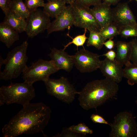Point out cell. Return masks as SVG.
I'll return each instance as SVG.
<instances>
[{
	"label": "cell",
	"instance_id": "7",
	"mask_svg": "<svg viewBox=\"0 0 137 137\" xmlns=\"http://www.w3.org/2000/svg\"><path fill=\"white\" fill-rule=\"evenodd\" d=\"M110 126L111 128L110 137H134L137 130L134 117L131 113L126 111L117 114Z\"/></svg>",
	"mask_w": 137,
	"mask_h": 137
},
{
	"label": "cell",
	"instance_id": "10",
	"mask_svg": "<svg viewBox=\"0 0 137 137\" xmlns=\"http://www.w3.org/2000/svg\"><path fill=\"white\" fill-rule=\"evenodd\" d=\"M100 56L85 49L78 50L72 55L74 65L81 73H90L99 68L100 61Z\"/></svg>",
	"mask_w": 137,
	"mask_h": 137
},
{
	"label": "cell",
	"instance_id": "25",
	"mask_svg": "<svg viewBox=\"0 0 137 137\" xmlns=\"http://www.w3.org/2000/svg\"><path fill=\"white\" fill-rule=\"evenodd\" d=\"M119 35L122 37H137V27L130 25L119 26Z\"/></svg>",
	"mask_w": 137,
	"mask_h": 137
},
{
	"label": "cell",
	"instance_id": "14",
	"mask_svg": "<svg viewBox=\"0 0 137 137\" xmlns=\"http://www.w3.org/2000/svg\"><path fill=\"white\" fill-rule=\"evenodd\" d=\"M48 55L59 70H63L70 72L74 65L72 56L69 55L63 49L53 48Z\"/></svg>",
	"mask_w": 137,
	"mask_h": 137
},
{
	"label": "cell",
	"instance_id": "13",
	"mask_svg": "<svg viewBox=\"0 0 137 137\" xmlns=\"http://www.w3.org/2000/svg\"><path fill=\"white\" fill-rule=\"evenodd\" d=\"M122 67L115 60L111 61L105 58L101 60L99 69L105 78L118 83L123 77Z\"/></svg>",
	"mask_w": 137,
	"mask_h": 137
},
{
	"label": "cell",
	"instance_id": "29",
	"mask_svg": "<svg viewBox=\"0 0 137 137\" xmlns=\"http://www.w3.org/2000/svg\"><path fill=\"white\" fill-rule=\"evenodd\" d=\"M102 0H75V2L85 6L90 7L102 3Z\"/></svg>",
	"mask_w": 137,
	"mask_h": 137
},
{
	"label": "cell",
	"instance_id": "18",
	"mask_svg": "<svg viewBox=\"0 0 137 137\" xmlns=\"http://www.w3.org/2000/svg\"><path fill=\"white\" fill-rule=\"evenodd\" d=\"M5 14L4 22L18 33L25 31L27 25L25 19L10 9Z\"/></svg>",
	"mask_w": 137,
	"mask_h": 137
},
{
	"label": "cell",
	"instance_id": "33",
	"mask_svg": "<svg viewBox=\"0 0 137 137\" xmlns=\"http://www.w3.org/2000/svg\"><path fill=\"white\" fill-rule=\"evenodd\" d=\"M104 45L108 49H112L114 48L115 43L114 41L111 39H109L107 41H106L104 43Z\"/></svg>",
	"mask_w": 137,
	"mask_h": 137
},
{
	"label": "cell",
	"instance_id": "9",
	"mask_svg": "<svg viewBox=\"0 0 137 137\" xmlns=\"http://www.w3.org/2000/svg\"><path fill=\"white\" fill-rule=\"evenodd\" d=\"M50 17L43 10L39 9L31 12L26 19L25 32L30 38H33L47 30L51 22Z\"/></svg>",
	"mask_w": 137,
	"mask_h": 137
},
{
	"label": "cell",
	"instance_id": "11",
	"mask_svg": "<svg viewBox=\"0 0 137 137\" xmlns=\"http://www.w3.org/2000/svg\"><path fill=\"white\" fill-rule=\"evenodd\" d=\"M113 22L119 26L130 25L137 27V23L127 3H118L112 9Z\"/></svg>",
	"mask_w": 137,
	"mask_h": 137
},
{
	"label": "cell",
	"instance_id": "5",
	"mask_svg": "<svg viewBox=\"0 0 137 137\" xmlns=\"http://www.w3.org/2000/svg\"><path fill=\"white\" fill-rule=\"evenodd\" d=\"M59 71L53 62L40 59L27 66L22 73L25 81L31 83L39 81L45 82L50 76Z\"/></svg>",
	"mask_w": 137,
	"mask_h": 137
},
{
	"label": "cell",
	"instance_id": "28",
	"mask_svg": "<svg viewBox=\"0 0 137 137\" xmlns=\"http://www.w3.org/2000/svg\"><path fill=\"white\" fill-rule=\"evenodd\" d=\"M130 42L131 45L130 60L137 66V39L135 38L133 39Z\"/></svg>",
	"mask_w": 137,
	"mask_h": 137
},
{
	"label": "cell",
	"instance_id": "24",
	"mask_svg": "<svg viewBox=\"0 0 137 137\" xmlns=\"http://www.w3.org/2000/svg\"><path fill=\"white\" fill-rule=\"evenodd\" d=\"M87 30L86 29H84V32L83 34L78 35L74 38L71 37L69 35L68 33H67V35L71 38L72 40L64 46L63 49L65 50L67 47L72 44H73L77 46L78 50V47L79 46H82L84 48L83 45L85 42L86 40L88 38L86 36Z\"/></svg>",
	"mask_w": 137,
	"mask_h": 137
},
{
	"label": "cell",
	"instance_id": "4",
	"mask_svg": "<svg viewBox=\"0 0 137 137\" xmlns=\"http://www.w3.org/2000/svg\"><path fill=\"white\" fill-rule=\"evenodd\" d=\"M33 84L25 81L12 83L0 88V106L17 104L23 106L30 103L35 97Z\"/></svg>",
	"mask_w": 137,
	"mask_h": 137
},
{
	"label": "cell",
	"instance_id": "35",
	"mask_svg": "<svg viewBox=\"0 0 137 137\" xmlns=\"http://www.w3.org/2000/svg\"><path fill=\"white\" fill-rule=\"evenodd\" d=\"M66 4L71 5L75 1V0H61Z\"/></svg>",
	"mask_w": 137,
	"mask_h": 137
},
{
	"label": "cell",
	"instance_id": "23",
	"mask_svg": "<svg viewBox=\"0 0 137 137\" xmlns=\"http://www.w3.org/2000/svg\"><path fill=\"white\" fill-rule=\"evenodd\" d=\"M119 26L112 22L104 28L101 29L100 33L105 38L107 39H113L119 35Z\"/></svg>",
	"mask_w": 137,
	"mask_h": 137
},
{
	"label": "cell",
	"instance_id": "27",
	"mask_svg": "<svg viewBox=\"0 0 137 137\" xmlns=\"http://www.w3.org/2000/svg\"><path fill=\"white\" fill-rule=\"evenodd\" d=\"M25 3L30 12L39 7H43L45 3L43 0H25Z\"/></svg>",
	"mask_w": 137,
	"mask_h": 137
},
{
	"label": "cell",
	"instance_id": "38",
	"mask_svg": "<svg viewBox=\"0 0 137 137\" xmlns=\"http://www.w3.org/2000/svg\"><path fill=\"white\" fill-rule=\"evenodd\" d=\"M137 105V100L135 101Z\"/></svg>",
	"mask_w": 137,
	"mask_h": 137
},
{
	"label": "cell",
	"instance_id": "6",
	"mask_svg": "<svg viewBox=\"0 0 137 137\" xmlns=\"http://www.w3.org/2000/svg\"><path fill=\"white\" fill-rule=\"evenodd\" d=\"M44 82L48 94L67 104L72 103L79 93L67 79L63 77L57 79L49 78Z\"/></svg>",
	"mask_w": 137,
	"mask_h": 137
},
{
	"label": "cell",
	"instance_id": "20",
	"mask_svg": "<svg viewBox=\"0 0 137 137\" xmlns=\"http://www.w3.org/2000/svg\"><path fill=\"white\" fill-rule=\"evenodd\" d=\"M125 66L123 69V77L127 79V83L130 85L137 84V66L130 62Z\"/></svg>",
	"mask_w": 137,
	"mask_h": 137
},
{
	"label": "cell",
	"instance_id": "2",
	"mask_svg": "<svg viewBox=\"0 0 137 137\" xmlns=\"http://www.w3.org/2000/svg\"><path fill=\"white\" fill-rule=\"evenodd\" d=\"M118 90L117 83L108 78L90 81L79 92V105L87 110L96 108L115 97Z\"/></svg>",
	"mask_w": 137,
	"mask_h": 137
},
{
	"label": "cell",
	"instance_id": "22",
	"mask_svg": "<svg viewBox=\"0 0 137 137\" xmlns=\"http://www.w3.org/2000/svg\"><path fill=\"white\" fill-rule=\"evenodd\" d=\"M106 40L100 32L90 31L89 37L87 42V46H92L100 50L102 48L104 43Z\"/></svg>",
	"mask_w": 137,
	"mask_h": 137
},
{
	"label": "cell",
	"instance_id": "31",
	"mask_svg": "<svg viewBox=\"0 0 137 137\" xmlns=\"http://www.w3.org/2000/svg\"><path fill=\"white\" fill-rule=\"evenodd\" d=\"M11 1L0 0V7L4 14L10 9V6Z\"/></svg>",
	"mask_w": 137,
	"mask_h": 137
},
{
	"label": "cell",
	"instance_id": "19",
	"mask_svg": "<svg viewBox=\"0 0 137 137\" xmlns=\"http://www.w3.org/2000/svg\"><path fill=\"white\" fill-rule=\"evenodd\" d=\"M66 4L61 0L48 2L45 3L43 10L50 17L55 18L64 9Z\"/></svg>",
	"mask_w": 137,
	"mask_h": 137
},
{
	"label": "cell",
	"instance_id": "15",
	"mask_svg": "<svg viewBox=\"0 0 137 137\" xmlns=\"http://www.w3.org/2000/svg\"><path fill=\"white\" fill-rule=\"evenodd\" d=\"M92 12L101 29L113 22L112 9L103 2L94 6Z\"/></svg>",
	"mask_w": 137,
	"mask_h": 137
},
{
	"label": "cell",
	"instance_id": "30",
	"mask_svg": "<svg viewBox=\"0 0 137 137\" xmlns=\"http://www.w3.org/2000/svg\"><path fill=\"white\" fill-rule=\"evenodd\" d=\"M90 118L91 121L95 123L104 124L109 125H110V123H109L102 117L97 114H92Z\"/></svg>",
	"mask_w": 137,
	"mask_h": 137
},
{
	"label": "cell",
	"instance_id": "36",
	"mask_svg": "<svg viewBox=\"0 0 137 137\" xmlns=\"http://www.w3.org/2000/svg\"><path fill=\"white\" fill-rule=\"evenodd\" d=\"M134 137H137V130Z\"/></svg>",
	"mask_w": 137,
	"mask_h": 137
},
{
	"label": "cell",
	"instance_id": "1",
	"mask_svg": "<svg viewBox=\"0 0 137 137\" xmlns=\"http://www.w3.org/2000/svg\"><path fill=\"white\" fill-rule=\"evenodd\" d=\"M51 110L45 104L30 103L22 108L2 129L4 137H16L22 134L42 132L50 120Z\"/></svg>",
	"mask_w": 137,
	"mask_h": 137
},
{
	"label": "cell",
	"instance_id": "32",
	"mask_svg": "<svg viewBox=\"0 0 137 137\" xmlns=\"http://www.w3.org/2000/svg\"><path fill=\"white\" fill-rule=\"evenodd\" d=\"M102 56H105L106 58L110 60L114 61L116 57V52L112 49L110 50Z\"/></svg>",
	"mask_w": 137,
	"mask_h": 137
},
{
	"label": "cell",
	"instance_id": "34",
	"mask_svg": "<svg viewBox=\"0 0 137 137\" xmlns=\"http://www.w3.org/2000/svg\"><path fill=\"white\" fill-rule=\"evenodd\" d=\"M121 0H102L103 3L110 6L117 4Z\"/></svg>",
	"mask_w": 137,
	"mask_h": 137
},
{
	"label": "cell",
	"instance_id": "16",
	"mask_svg": "<svg viewBox=\"0 0 137 137\" xmlns=\"http://www.w3.org/2000/svg\"><path fill=\"white\" fill-rule=\"evenodd\" d=\"M18 32L3 21L0 23V41L8 48L19 40Z\"/></svg>",
	"mask_w": 137,
	"mask_h": 137
},
{
	"label": "cell",
	"instance_id": "37",
	"mask_svg": "<svg viewBox=\"0 0 137 137\" xmlns=\"http://www.w3.org/2000/svg\"><path fill=\"white\" fill-rule=\"evenodd\" d=\"M48 2H50V1H54L56 0H47Z\"/></svg>",
	"mask_w": 137,
	"mask_h": 137
},
{
	"label": "cell",
	"instance_id": "39",
	"mask_svg": "<svg viewBox=\"0 0 137 137\" xmlns=\"http://www.w3.org/2000/svg\"><path fill=\"white\" fill-rule=\"evenodd\" d=\"M132 0H129V1H131ZM135 0L137 2V0Z\"/></svg>",
	"mask_w": 137,
	"mask_h": 137
},
{
	"label": "cell",
	"instance_id": "17",
	"mask_svg": "<svg viewBox=\"0 0 137 137\" xmlns=\"http://www.w3.org/2000/svg\"><path fill=\"white\" fill-rule=\"evenodd\" d=\"M116 45V56L115 60L123 66L130 62L131 44L130 42L119 41Z\"/></svg>",
	"mask_w": 137,
	"mask_h": 137
},
{
	"label": "cell",
	"instance_id": "12",
	"mask_svg": "<svg viewBox=\"0 0 137 137\" xmlns=\"http://www.w3.org/2000/svg\"><path fill=\"white\" fill-rule=\"evenodd\" d=\"M73 19L71 5L66 6L63 11L52 22L47 30L48 34L54 32L69 30L73 25Z\"/></svg>",
	"mask_w": 137,
	"mask_h": 137
},
{
	"label": "cell",
	"instance_id": "3",
	"mask_svg": "<svg viewBox=\"0 0 137 137\" xmlns=\"http://www.w3.org/2000/svg\"><path fill=\"white\" fill-rule=\"evenodd\" d=\"M28 43L26 41L8 53L5 59L0 58V66L5 65L0 73V79L8 80L15 79L22 73L27 66L28 59L27 51Z\"/></svg>",
	"mask_w": 137,
	"mask_h": 137
},
{
	"label": "cell",
	"instance_id": "21",
	"mask_svg": "<svg viewBox=\"0 0 137 137\" xmlns=\"http://www.w3.org/2000/svg\"><path fill=\"white\" fill-rule=\"evenodd\" d=\"M10 9L25 19L29 16L30 13L22 0H12Z\"/></svg>",
	"mask_w": 137,
	"mask_h": 137
},
{
	"label": "cell",
	"instance_id": "26",
	"mask_svg": "<svg viewBox=\"0 0 137 137\" xmlns=\"http://www.w3.org/2000/svg\"><path fill=\"white\" fill-rule=\"evenodd\" d=\"M68 129L73 132L84 135L87 134H92L93 132V130L84 123H80L76 125H72L68 127Z\"/></svg>",
	"mask_w": 137,
	"mask_h": 137
},
{
	"label": "cell",
	"instance_id": "8",
	"mask_svg": "<svg viewBox=\"0 0 137 137\" xmlns=\"http://www.w3.org/2000/svg\"><path fill=\"white\" fill-rule=\"evenodd\" d=\"M73 25L86 29L89 32H100L101 28L96 20L90 7L75 2L71 5Z\"/></svg>",
	"mask_w": 137,
	"mask_h": 137
}]
</instances>
